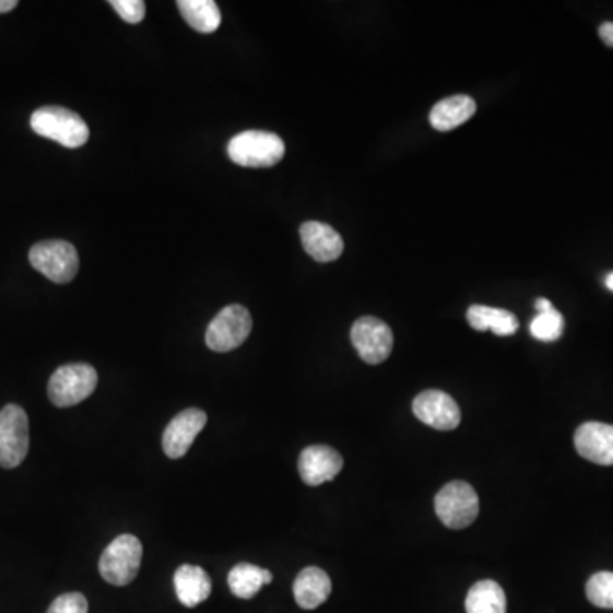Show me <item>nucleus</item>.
I'll return each mask as SVG.
<instances>
[{
  "mask_svg": "<svg viewBox=\"0 0 613 613\" xmlns=\"http://www.w3.org/2000/svg\"><path fill=\"white\" fill-rule=\"evenodd\" d=\"M227 154L237 166L267 169L285 157V142L271 131L247 130L231 139Z\"/></svg>",
  "mask_w": 613,
  "mask_h": 613,
  "instance_id": "obj_1",
  "label": "nucleus"
},
{
  "mask_svg": "<svg viewBox=\"0 0 613 613\" xmlns=\"http://www.w3.org/2000/svg\"><path fill=\"white\" fill-rule=\"evenodd\" d=\"M30 123L36 135L54 140L67 149L82 148L90 140V127L81 116L60 106L36 109Z\"/></svg>",
  "mask_w": 613,
  "mask_h": 613,
  "instance_id": "obj_2",
  "label": "nucleus"
},
{
  "mask_svg": "<svg viewBox=\"0 0 613 613\" xmlns=\"http://www.w3.org/2000/svg\"><path fill=\"white\" fill-rule=\"evenodd\" d=\"M142 542L135 535L116 537L99 559V573L113 587H127L139 575Z\"/></svg>",
  "mask_w": 613,
  "mask_h": 613,
  "instance_id": "obj_3",
  "label": "nucleus"
},
{
  "mask_svg": "<svg viewBox=\"0 0 613 613\" xmlns=\"http://www.w3.org/2000/svg\"><path fill=\"white\" fill-rule=\"evenodd\" d=\"M96 387V368L87 363H70L51 375L48 398L57 408H72L93 396Z\"/></svg>",
  "mask_w": 613,
  "mask_h": 613,
  "instance_id": "obj_4",
  "label": "nucleus"
},
{
  "mask_svg": "<svg viewBox=\"0 0 613 613\" xmlns=\"http://www.w3.org/2000/svg\"><path fill=\"white\" fill-rule=\"evenodd\" d=\"M30 262L36 271L58 285L70 283L79 273V255L67 240H42L30 251Z\"/></svg>",
  "mask_w": 613,
  "mask_h": 613,
  "instance_id": "obj_5",
  "label": "nucleus"
},
{
  "mask_svg": "<svg viewBox=\"0 0 613 613\" xmlns=\"http://www.w3.org/2000/svg\"><path fill=\"white\" fill-rule=\"evenodd\" d=\"M435 509L447 529H467L479 515L478 493L471 484L453 481L436 494Z\"/></svg>",
  "mask_w": 613,
  "mask_h": 613,
  "instance_id": "obj_6",
  "label": "nucleus"
},
{
  "mask_svg": "<svg viewBox=\"0 0 613 613\" xmlns=\"http://www.w3.org/2000/svg\"><path fill=\"white\" fill-rule=\"evenodd\" d=\"M252 331V317L243 305H227L210 322L204 341L216 353L237 350Z\"/></svg>",
  "mask_w": 613,
  "mask_h": 613,
  "instance_id": "obj_7",
  "label": "nucleus"
},
{
  "mask_svg": "<svg viewBox=\"0 0 613 613\" xmlns=\"http://www.w3.org/2000/svg\"><path fill=\"white\" fill-rule=\"evenodd\" d=\"M30 450V420L21 405L8 404L0 411V467L16 469Z\"/></svg>",
  "mask_w": 613,
  "mask_h": 613,
  "instance_id": "obj_8",
  "label": "nucleus"
},
{
  "mask_svg": "<svg viewBox=\"0 0 613 613\" xmlns=\"http://www.w3.org/2000/svg\"><path fill=\"white\" fill-rule=\"evenodd\" d=\"M352 343L363 362L378 365L392 353V329L377 317H359L352 328Z\"/></svg>",
  "mask_w": 613,
  "mask_h": 613,
  "instance_id": "obj_9",
  "label": "nucleus"
},
{
  "mask_svg": "<svg viewBox=\"0 0 613 613\" xmlns=\"http://www.w3.org/2000/svg\"><path fill=\"white\" fill-rule=\"evenodd\" d=\"M413 413L421 423L440 429V432L456 429L462 420L456 399L435 389L425 390L414 399Z\"/></svg>",
  "mask_w": 613,
  "mask_h": 613,
  "instance_id": "obj_10",
  "label": "nucleus"
},
{
  "mask_svg": "<svg viewBox=\"0 0 613 613\" xmlns=\"http://www.w3.org/2000/svg\"><path fill=\"white\" fill-rule=\"evenodd\" d=\"M207 413L201 409H186L178 416L173 417L163 436V448L169 459H181L188 453L194 438L203 432L207 425Z\"/></svg>",
  "mask_w": 613,
  "mask_h": 613,
  "instance_id": "obj_11",
  "label": "nucleus"
},
{
  "mask_svg": "<svg viewBox=\"0 0 613 613\" xmlns=\"http://www.w3.org/2000/svg\"><path fill=\"white\" fill-rule=\"evenodd\" d=\"M343 463V457L334 448L313 445L302 451L298 472L307 486H320L340 474Z\"/></svg>",
  "mask_w": 613,
  "mask_h": 613,
  "instance_id": "obj_12",
  "label": "nucleus"
},
{
  "mask_svg": "<svg viewBox=\"0 0 613 613\" xmlns=\"http://www.w3.org/2000/svg\"><path fill=\"white\" fill-rule=\"evenodd\" d=\"M575 447L582 459L598 465H613V426L585 423L576 429Z\"/></svg>",
  "mask_w": 613,
  "mask_h": 613,
  "instance_id": "obj_13",
  "label": "nucleus"
},
{
  "mask_svg": "<svg viewBox=\"0 0 613 613\" xmlns=\"http://www.w3.org/2000/svg\"><path fill=\"white\" fill-rule=\"evenodd\" d=\"M302 246L317 262H331L344 251L343 237L322 222H305L300 227Z\"/></svg>",
  "mask_w": 613,
  "mask_h": 613,
  "instance_id": "obj_14",
  "label": "nucleus"
},
{
  "mask_svg": "<svg viewBox=\"0 0 613 613\" xmlns=\"http://www.w3.org/2000/svg\"><path fill=\"white\" fill-rule=\"evenodd\" d=\"M174 588L179 602L188 609H194L212 594V579L203 567L182 564L174 575Z\"/></svg>",
  "mask_w": 613,
  "mask_h": 613,
  "instance_id": "obj_15",
  "label": "nucleus"
},
{
  "mask_svg": "<svg viewBox=\"0 0 613 613\" xmlns=\"http://www.w3.org/2000/svg\"><path fill=\"white\" fill-rule=\"evenodd\" d=\"M332 585L328 573L320 567H305L294 582L295 602L300 609L314 610L328 602Z\"/></svg>",
  "mask_w": 613,
  "mask_h": 613,
  "instance_id": "obj_16",
  "label": "nucleus"
},
{
  "mask_svg": "<svg viewBox=\"0 0 613 613\" xmlns=\"http://www.w3.org/2000/svg\"><path fill=\"white\" fill-rule=\"evenodd\" d=\"M475 109H478L475 101L465 94L445 97L433 106L432 113H429V123L438 131L456 130L460 125L471 120Z\"/></svg>",
  "mask_w": 613,
  "mask_h": 613,
  "instance_id": "obj_17",
  "label": "nucleus"
},
{
  "mask_svg": "<svg viewBox=\"0 0 613 613\" xmlns=\"http://www.w3.org/2000/svg\"><path fill=\"white\" fill-rule=\"evenodd\" d=\"M467 320L475 331H493L496 335H514L520 328L514 313L486 305H472L471 309L467 310Z\"/></svg>",
  "mask_w": 613,
  "mask_h": 613,
  "instance_id": "obj_18",
  "label": "nucleus"
},
{
  "mask_svg": "<svg viewBox=\"0 0 613 613\" xmlns=\"http://www.w3.org/2000/svg\"><path fill=\"white\" fill-rule=\"evenodd\" d=\"M271 581H273V575L255 564H237L228 573V588L232 593L243 600H251L264 585H271Z\"/></svg>",
  "mask_w": 613,
  "mask_h": 613,
  "instance_id": "obj_19",
  "label": "nucleus"
},
{
  "mask_svg": "<svg viewBox=\"0 0 613 613\" xmlns=\"http://www.w3.org/2000/svg\"><path fill=\"white\" fill-rule=\"evenodd\" d=\"M178 8L194 32L212 35L221 27V9L213 0H178Z\"/></svg>",
  "mask_w": 613,
  "mask_h": 613,
  "instance_id": "obj_20",
  "label": "nucleus"
},
{
  "mask_svg": "<svg viewBox=\"0 0 613 613\" xmlns=\"http://www.w3.org/2000/svg\"><path fill=\"white\" fill-rule=\"evenodd\" d=\"M467 613H506L505 590L493 579L475 582L465 600Z\"/></svg>",
  "mask_w": 613,
  "mask_h": 613,
  "instance_id": "obj_21",
  "label": "nucleus"
},
{
  "mask_svg": "<svg viewBox=\"0 0 613 613\" xmlns=\"http://www.w3.org/2000/svg\"><path fill=\"white\" fill-rule=\"evenodd\" d=\"M564 331V317L559 310L551 309L547 313L537 314L535 319L530 322V332L533 338L544 343L559 340Z\"/></svg>",
  "mask_w": 613,
  "mask_h": 613,
  "instance_id": "obj_22",
  "label": "nucleus"
},
{
  "mask_svg": "<svg viewBox=\"0 0 613 613\" xmlns=\"http://www.w3.org/2000/svg\"><path fill=\"white\" fill-rule=\"evenodd\" d=\"M587 597L598 609H613V573L602 571L587 582Z\"/></svg>",
  "mask_w": 613,
  "mask_h": 613,
  "instance_id": "obj_23",
  "label": "nucleus"
},
{
  "mask_svg": "<svg viewBox=\"0 0 613 613\" xmlns=\"http://www.w3.org/2000/svg\"><path fill=\"white\" fill-rule=\"evenodd\" d=\"M109 5L120 14L125 23L139 24L145 17V2L143 0H109Z\"/></svg>",
  "mask_w": 613,
  "mask_h": 613,
  "instance_id": "obj_24",
  "label": "nucleus"
},
{
  "mask_svg": "<svg viewBox=\"0 0 613 613\" xmlns=\"http://www.w3.org/2000/svg\"><path fill=\"white\" fill-rule=\"evenodd\" d=\"M90 603L82 593H66L51 603L47 613H87Z\"/></svg>",
  "mask_w": 613,
  "mask_h": 613,
  "instance_id": "obj_25",
  "label": "nucleus"
},
{
  "mask_svg": "<svg viewBox=\"0 0 613 613\" xmlns=\"http://www.w3.org/2000/svg\"><path fill=\"white\" fill-rule=\"evenodd\" d=\"M598 35H600L606 47L613 48V23H610V21L603 23L600 30H598Z\"/></svg>",
  "mask_w": 613,
  "mask_h": 613,
  "instance_id": "obj_26",
  "label": "nucleus"
},
{
  "mask_svg": "<svg viewBox=\"0 0 613 613\" xmlns=\"http://www.w3.org/2000/svg\"><path fill=\"white\" fill-rule=\"evenodd\" d=\"M535 309L539 310V314L547 313V310L554 309V305H552V302L547 300V298H537Z\"/></svg>",
  "mask_w": 613,
  "mask_h": 613,
  "instance_id": "obj_27",
  "label": "nucleus"
},
{
  "mask_svg": "<svg viewBox=\"0 0 613 613\" xmlns=\"http://www.w3.org/2000/svg\"><path fill=\"white\" fill-rule=\"evenodd\" d=\"M17 8V0H0V14L14 11Z\"/></svg>",
  "mask_w": 613,
  "mask_h": 613,
  "instance_id": "obj_28",
  "label": "nucleus"
},
{
  "mask_svg": "<svg viewBox=\"0 0 613 613\" xmlns=\"http://www.w3.org/2000/svg\"><path fill=\"white\" fill-rule=\"evenodd\" d=\"M605 286L610 290V292H613V271L612 273L606 274Z\"/></svg>",
  "mask_w": 613,
  "mask_h": 613,
  "instance_id": "obj_29",
  "label": "nucleus"
}]
</instances>
